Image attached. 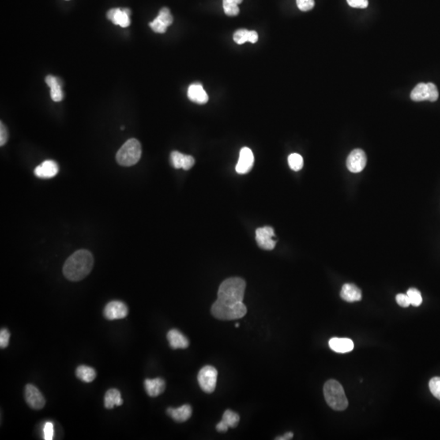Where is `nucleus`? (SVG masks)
<instances>
[{"instance_id":"nucleus-1","label":"nucleus","mask_w":440,"mask_h":440,"mask_svg":"<svg viewBox=\"0 0 440 440\" xmlns=\"http://www.w3.org/2000/svg\"><path fill=\"white\" fill-rule=\"evenodd\" d=\"M94 265L93 256L87 250L74 252L65 263L63 273L68 280L80 281L91 272Z\"/></svg>"},{"instance_id":"nucleus-2","label":"nucleus","mask_w":440,"mask_h":440,"mask_svg":"<svg viewBox=\"0 0 440 440\" xmlns=\"http://www.w3.org/2000/svg\"><path fill=\"white\" fill-rule=\"evenodd\" d=\"M246 286V281L242 278H228L219 286L217 301L231 305L243 302Z\"/></svg>"},{"instance_id":"nucleus-3","label":"nucleus","mask_w":440,"mask_h":440,"mask_svg":"<svg viewBox=\"0 0 440 440\" xmlns=\"http://www.w3.org/2000/svg\"><path fill=\"white\" fill-rule=\"evenodd\" d=\"M324 396L327 404L336 411H343L348 406V400L343 385L336 380H329L325 384Z\"/></svg>"},{"instance_id":"nucleus-4","label":"nucleus","mask_w":440,"mask_h":440,"mask_svg":"<svg viewBox=\"0 0 440 440\" xmlns=\"http://www.w3.org/2000/svg\"><path fill=\"white\" fill-rule=\"evenodd\" d=\"M247 308L243 302L237 304H225L215 301L211 306V314L214 317L222 321L238 320L246 316Z\"/></svg>"},{"instance_id":"nucleus-5","label":"nucleus","mask_w":440,"mask_h":440,"mask_svg":"<svg viewBox=\"0 0 440 440\" xmlns=\"http://www.w3.org/2000/svg\"><path fill=\"white\" fill-rule=\"evenodd\" d=\"M141 144L136 139H130L120 148L116 155L118 164L122 167H132L141 158Z\"/></svg>"},{"instance_id":"nucleus-6","label":"nucleus","mask_w":440,"mask_h":440,"mask_svg":"<svg viewBox=\"0 0 440 440\" xmlns=\"http://www.w3.org/2000/svg\"><path fill=\"white\" fill-rule=\"evenodd\" d=\"M218 372L213 366L206 365L199 372L197 380L200 387L205 393H212L217 384Z\"/></svg>"},{"instance_id":"nucleus-7","label":"nucleus","mask_w":440,"mask_h":440,"mask_svg":"<svg viewBox=\"0 0 440 440\" xmlns=\"http://www.w3.org/2000/svg\"><path fill=\"white\" fill-rule=\"evenodd\" d=\"M127 315V306L121 301H112L103 309V316L110 321L125 318Z\"/></svg>"},{"instance_id":"nucleus-8","label":"nucleus","mask_w":440,"mask_h":440,"mask_svg":"<svg viewBox=\"0 0 440 440\" xmlns=\"http://www.w3.org/2000/svg\"><path fill=\"white\" fill-rule=\"evenodd\" d=\"M24 398L28 405L33 409L40 410L44 408L46 403L44 397L39 390L32 384H27L24 388Z\"/></svg>"},{"instance_id":"nucleus-9","label":"nucleus","mask_w":440,"mask_h":440,"mask_svg":"<svg viewBox=\"0 0 440 440\" xmlns=\"http://www.w3.org/2000/svg\"><path fill=\"white\" fill-rule=\"evenodd\" d=\"M275 234L271 227H260L256 230V242L258 246L264 250H273L276 246V241L274 240Z\"/></svg>"},{"instance_id":"nucleus-10","label":"nucleus","mask_w":440,"mask_h":440,"mask_svg":"<svg viewBox=\"0 0 440 440\" xmlns=\"http://www.w3.org/2000/svg\"><path fill=\"white\" fill-rule=\"evenodd\" d=\"M366 155L362 149H355L350 153L347 158V168L351 172L359 173L363 171L366 166Z\"/></svg>"},{"instance_id":"nucleus-11","label":"nucleus","mask_w":440,"mask_h":440,"mask_svg":"<svg viewBox=\"0 0 440 440\" xmlns=\"http://www.w3.org/2000/svg\"><path fill=\"white\" fill-rule=\"evenodd\" d=\"M254 158L250 148L245 147L240 152L239 159L236 166V171L241 175H245L251 171L254 166Z\"/></svg>"},{"instance_id":"nucleus-12","label":"nucleus","mask_w":440,"mask_h":440,"mask_svg":"<svg viewBox=\"0 0 440 440\" xmlns=\"http://www.w3.org/2000/svg\"><path fill=\"white\" fill-rule=\"evenodd\" d=\"M130 15V9L127 8H113L107 12V18L114 24H118L121 27L126 28L131 24Z\"/></svg>"},{"instance_id":"nucleus-13","label":"nucleus","mask_w":440,"mask_h":440,"mask_svg":"<svg viewBox=\"0 0 440 440\" xmlns=\"http://www.w3.org/2000/svg\"><path fill=\"white\" fill-rule=\"evenodd\" d=\"M59 171V167L56 162L47 160L35 169V175L41 178H50L56 176Z\"/></svg>"},{"instance_id":"nucleus-14","label":"nucleus","mask_w":440,"mask_h":440,"mask_svg":"<svg viewBox=\"0 0 440 440\" xmlns=\"http://www.w3.org/2000/svg\"><path fill=\"white\" fill-rule=\"evenodd\" d=\"M171 161L173 167L175 169L183 168L185 171L190 170L195 164V159L193 157L190 155L183 154L178 151L171 152Z\"/></svg>"},{"instance_id":"nucleus-15","label":"nucleus","mask_w":440,"mask_h":440,"mask_svg":"<svg viewBox=\"0 0 440 440\" xmlns=\"http://www.w3.org/2000/svg\"><path fill=\"white\" fill-rule=\"evenodd\" d=\"M188 97L191 101L195 102L198 105H204L207 103L209 97L203 88L202 85L200 84H194L189 86L188 89Z\"/></svg>"},{"instance_id":"nucleus-16","label":"nucleus","mask_w":440,"mask_h":440,"mask_svg":"<svg viewBox=\"0 0 440 440\" xmlns=\"http://www.w3.org/2000/svg\"><path fill=\"white\" fill-rule=\"evenodd\" d=\"M167 340L172 349H185L189 345V339L177 329L169 331Z\"/></svg>"},{"instance_id":"nucleus-17","label":"nucleus","mask_w":440,"mask_h":440,"mask_svg":"<svg viewBox=\"0 0 440 440\" xmlns=\"http://www.w3.org/2000/svg\"><path fill=\"white\" fill-rule=\"evenodd\" d=\"M144 388L148 396L151 397H157L164 392L166 389V382L160 377L154 379H146L144 381Z\"/></svg>"},{"instance_id":"nucleus-18","label":"nucleus","mask_w":440,"mask_h":440,"mask_svg":"<svg viewBox=\"0 0 440 440\" xmlns=\"http://www.w3.org/2000/svg\"><path fill=\"white\" fill-rule=\"evenodd\" d=\"M167 412L175 422H185L192 416L193 409L189 404H184L178 408H169Z\"/></svg>"},{"instance_id":"nucleus-19","label":"nucleus","mask_w":440,"mask_h":440,"mask_svg":"<svg viewBox=\"0 0 440 440\" xmlns=\"http://www.w3.org/2000/svg\"><path fill=\"white\" fill-rule=\"evenodd\" d=\"M331 350L337 353H347L354 349V343L350 339L346 338H333L329 342Z\"/></svg>"},{"instance_id":"nucleus-20","label":"nucleus","mask_w":440,"mask_h":440,"mask_svg":"<svg viewBox=\"0 0 440 440\" xmlns=\"http://www.w3.org/2000/svg\"><path fill=\"white\" fill-rule=\"evenodd\" d=\"M341 298L347 302H353L360 301L362 293L356 286L353 284H345L341 290Z\"/></svg>"},{"instance_id":"nucleus-21","label":"nucleus","mask_w":440,"mask_h":440,"mask_svg":"<svg viewBox=\"0 0 440 440\" xmlns=\"http://www.w3.org/2000/svg\"><path fill=\"white\" fill-rule=\"evenodd\" d=\"M234 39L238 44H244L246 42L255 43L258 41V35L256 31L241 29L234 33Z\"/></svg>"},{"instance_id":"nucleus-22","label":"nucleus","mask_w":440,"mask_h":440,"mask_svg":"<svg viewBox=\"0 0 440 440\" xmlns=\"http://www.w3.org/2000/svg\"><path fill=\"white\" fill-rule=\"evenodd\" d=\"M123 403L122 396L117 389H110L106 392L105 396V406L108 409H112L115 406H121Z\"/></svg>"},{"instance_id":"nucleus-23","label":"nucleus","mask_w":440,"mask_h":440,"mask_svg":"<svg viewBox=\"0 0 440 440\" xmlns=\"http://www.w3.org/2000/svg\"><path fill=\"white\" fill-rule=\"evenodd\" d=\"M411 99L413 101H423V100H429L430 93H429L428 84H419L413 88L411 92Z\"/></svg>"},{"instance_id":"nucleus-24","label":"nucleus","mask_w":440,"mask_h":440,"mask_svg":"<svg viewBox=\"0 0 440 440\" xmlns=\"http://www.w3.org/2000/svg\"><path fill=\"white\" fill-rule=\"evenodd\" d=\"M76 376L84 382H91L96 377V372L93 368L87 365H80L76 369Z\"/></svg>"},{"instance_id":"nucleus-25","label":"nucleus","mask_w":440,"mask_h":440,"mask_svg":"<svg viewBox=\"0 0 440 440\" xmlns=\"http://www.w3.org/2000/svg\"><path fill=\"white\" fill-rule=\"evenodd\" d=\"M243 0H223V11L225 14L228 16H236L239 14L240 4H242Z\"/></svg>"},{"instance_id":"nucleus-26","label":"nucleus","mask_w":440,"mask_h":440,"mask_svg":"<svg viewBox=\"0 0 440 440\" xmlns=\"http://www.w3.org/2000/svg\"><path fill=\"white\" fill-rule=\"evenodd\" d=\"M222 420L231 428H235L236 426L239 424L240 416L231 410H226L225 412H223Z\"/></svg>"},{"instance_id":"nucleus-27","label":"nucleus","mask_w":440,"mask_h":440,"mask_svg":"<svg viewBox=\"0 0 440 440\" xmlns=\"http://www.w3.org/2000/svg\"><path fill=\"white\" fill-rule=\"evenodd\" d=\"M288 163L289 166H290V168L292 169L293 171H300L303 167V159L298 153H292L289 156Z\"/></svg>"},{"instance_id":"nucleus-28","label":"nucleus","mask_w":440,"mask_h":440,"mask_svg":"<svg viewBox=\"0 0 440 440\" xmlns=\"http://www.w3.org/2000/svg\"><path fill=\"white\" fill-rule=\"evenodd\" d=\"M157 18L160 20L161 22H163L165 25L167 27L171 25L173 23V16L171 15V12L169 10V8H163L159 11V15L157 16Z\"/></svg>"},{"instance_id":"nucleus-29","label":"nucleus","mask_w":440,"mask_h":440,"mask_svg":"<svg viewBox=\"0 0 440 440\" xmlns=\"http://www.w3.org/2000/svg\"><path fill=\"white\" fill-rule=\"evenodd\" d=\"M408 298H409L411 305L414 306H420L422 302V297L420 291L417 289L411 288L407 292Z\"/></svg>"},{"instance_id":"nucleus-30","label":"nucleus","mask_w":440,"mask_h":440,"mask_svg":"<svg viewBox=\"0 0 440 440\" xmlns=\"http://www.w3.org/2000/svg\"><path fill=\"white\" fill-rule=\"evenodd\" d=\"M429 387L433 396L440 400V377H433L430 381Z\"/></svg>"},{"instance_id":"nucleus-31","label":"nucleus","mask_w":440,"mask_h":440,"mask_svg":"<svg viewBox=\"0 0 440 440\" xmlns=\"http://www.w3.org/2000/svg\"><path fill=\"white\" fill-rule=\"evenodd\" d=\"M297 6L299 10L307 12L314 8L315 0H296Z\"/></svg>"},{"instance_id":"nucleus-32","label":"nucleus","mask_w":440,"mask_h":440,"mask_svg":"<svg viewBox=\"0 0 440 440\" xmlns=\"http://www.w3.org/2000/svg\"><path fill=\"white\" fill-rule=\"evenodd\" d=\"M149 27H151V29L155 33H159V34H163L167 30V25H165L163 22H161L160 20L157 18V17L154 20H152V22H150Z\"/></svg>"},{"instance_id":"nucleus-33","label":"nucleus","mask_w":440,"mask_h":440,"mask_svg":"<svg viewBox=\"0 0 440 440\" xmlns=\"http://www.w3.org/2000/svg\"><path fill=\"white\" fill-rule=\"evenodd\" d=\"M54 436V426L53 422H47L43 426V438L45 440H51Z\"/></svg>"},{"instance_id":"nucleus-34","label":"nucleus","mask_w":440,"mask_h":440,"mask_svg":"<svg viewBox=\"0 0 440 440\" xmlns=\"http://www.w3.org/2000/svg\"><path fill=\"white\" fill-rule=\"evenodd\" d=\"M51 97L56 102L61 101L63 99V92L61 91V84L53 86L51 88Z\"/></svg>"},{"instance_id":"nucleus-35","label":"nucleus","mask_w":440,"mask_h":440,"mask_svg":"<svg viewBox=\"0 0 440 440\" xmlns=\"http://www.w3.org/2000/svg\"><path fill=\"white\" fill-rule=\"evenodd\" d=\"M9 339H10L9 331L6 329H1V332H0V347L6 348L9 344Z\"/></svg>"},{"instance_id":"nucleus-36","label":"nucleus","mask_w":440,"mask_h":440,"mask_svg":"<svg viewBox=\"0 0 440 440\" xmlns=\"http://www.w3.org/2000/svg\"><path fill=\"white\" fill-rule=\"evenodd\" d=\"M396 302H397L398 304L400 305V306H403V307H408L411 305L409 298H408L407 294H398L396 296Z\"/></svg>"},{"instance_id":"nucleus-37","label":"nucleus","mask_w":440,"mask_h":440,"mask_svg":"<svg viewBox=\"0 0 440 440\" xmlns=\"http://www.w3.org/2000/svg\"><path fill=\"white\" fill-rule=\"evenodd\" d=\"M429 86V93H430V98L429 101L434 102L436 101L438 98V91L436 86L434 85L432 83H428Z\"/></svg>"},{"instance_id":"nucleus-38","label":"nucleus","mask_w":440,"mask_h":440,"mask_svg":"<svg viewBox=\"0 0 440 440\" xmlns=\"http://www.w3.org/2000/svg\"><path fill=\"white\" fill-rule=\"evenodd\" d=\"M347 1L352 8L364 9L369 6V0H347Z\"/></svg>"},{"instance_id":"nucleus-39","label":"nucleus","mask_w":440,"mask_h":440,"mask_svg":"<svg viewBox=\"0 0 440 440\" xmlns=\"http://www.w3.org/2000/svg\"><path fill=\"white\" fill-rule=\"evenodd\" d=\"M8 133L6 126L1 122L0 123V145L3 146L8 141Z\"/></svg>"},{"instance_id":"nucleus-40","label":"nucleus","mask_w":440,"mask_h":440,"mask_svg":"<svg viewBox=\"0 0 440 440\" xmlns=\"http://www.w3.org/2000/svg\"><path fill=\"white\" fill-rule=\"evenodd\" d=\"M45 81H46V84H47V86H48L49 88H53V86H56L57 85V84H60L59 81H58V80H57V77H53V76L51 75L47 76V77H46V80H45Z\"/></svg>"},{"instance_id":"nucleus-41","label":"nucleus","mask_w":440,"mask_h":440,"mask_svg":"<svg viewBox=\"0 0 440 440\" xmlns=\"http://www.w3.org/2000/svg\"><path fill=\"white\" fill-rule=\"evenodd\" d=\"M228 428H229V426H227L225 422H223V420H221V422H219V423L216 425V430H217L219 432H227Z\"/></svg>"},{"instance_id":"nucleus-42","label":"nucleus","mask_w":440,"mask_h":440,"mask_svg":"<svg viewBox=\"0 0 440 440\" xmlns=\"http://www.w3.org/2000/svg\"><path fill=\"white\" fill-rule=\"evenodd\" d=\"M293 437H294V434L292 432H288L284 434V435H282V436L277 437L276 438V440H290L292 439Z\"/></svg>"},{"instance_id":"nucleus-43","label":"nucleus","mask_w":440,"mask_h":440,"mask_svg":"<svg viewBox=\"0 0 440 440\" xmlns=\"http://www.w3.org/2000/svg\"><path fill=\"white\" fill-rule=\"evenodd\" d=\"M235 325H236V328H238V327H239L240 325H239V324H238V323H237V324H236Z\"/></svg>"}]
</instances>
